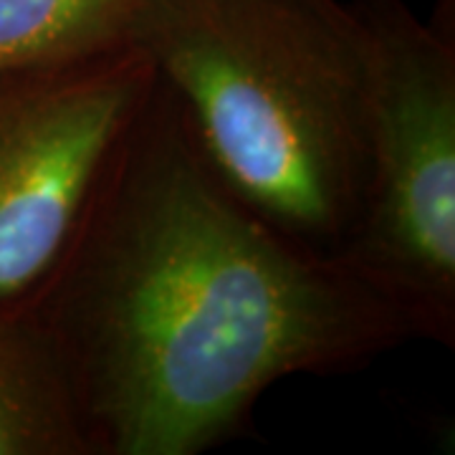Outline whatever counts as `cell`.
I'll list each match as a JSON object with an SVG mask.
<instances>
[{
    "label": "cell",
    "instance_id": "obj_1",
    "mask_svg": "<svg viewBox=\"0 0 455 455\" xmlns=\"http://www.w3.org/2000/svg\"><path fill=\"white\" fill-rule=\"evenodd\" d=\"M31 319L92 455L205 453L241 438L278 382L412 341L355 268L228 188L157 74Z\"/></svg>",
    "mask_w": 455,
    "mask_h": 455
},
{
    "label": "cell",
    "instance_id": "obj_2",
    "mask_svg": "<svg viewBox=\"0 0 455 455\" xmlns=\"http://www.w3.org/2000/svg\"><path fill=\"white\" fill-rule=\"evenodd\" d=\"M130 44L228 188L341 259L364 205L370 46L355 0H142Z\"/></svg>",
    "mask_w": 455,
    "mask_h": 455
},
{
    "label": "cell",
    "instance_id": "obj_3",
    "mask_svg": "<svg viewBox=\"0 0 455 455\" xmlns=\"http://www.w3.org/2000/svg\"><path fill=\"white\" fill-rule=\"evenodd\" d=\"M370 46L367 185L341 260L405 319L455 344V3L355 0Z\"/></svg>",
    "mask_w": 455,
    "mask_h": 455
},
{
    "label": "cell",
    "instance_id": "obj_4",
    "mask_svg": "<svg viewBox=\"0 0 455 455\" xmlns=\"http://www.w3.org/2000/svg\"><path fill=\"white\" fill-rule=\"evenodd\" d=\"M155 86L134 44L0 74V316H31Z\"/></svg>",
    "mask_w": 455,
    "mask_h": 455
},
{
    "label": "cell",
    "instance_id": "obj_5",
    "mask_svg": "<svg viewBox=\"0 0 455 455\" xmlns=\"http://www.w3.org/2000/svg\"><path fill=\"white\" fill-rule=\"evenodd\" d=\"M0 455H92L49 339L0 316Z\"/></svg>",
    "mask_w": 455,
    "mask_h": 455
},
{
    "label": "cell",
    "instance_id": "obj_6",
    "mask_svg": "<svg viewBox=\"0 0 455 455\" xmlns=\"http://www.w3.org/2000/svg\"><path fill=\"white\" fill-rule=\"evenodd\" d=\"M142 0H0V74L130 41Z\"/></svg>",
    "mask_w": 455,
    "mask_h": 455
}]
</instances>
